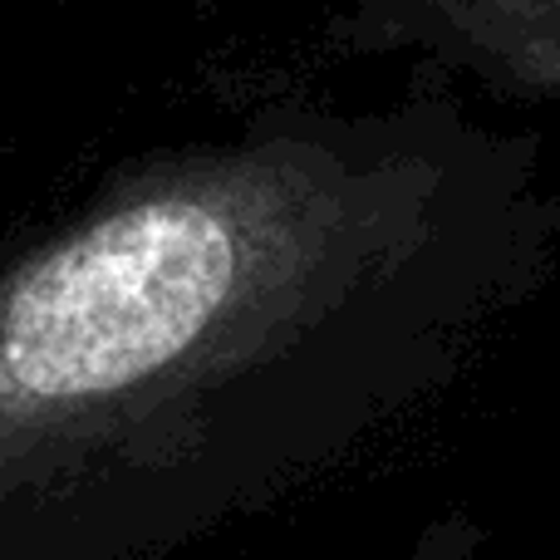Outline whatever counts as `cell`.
<instances>
[{
  "label": "cell",
  "instance_id": "cell-1",
  "mask_svg": "<svg viewBox=\"0 0 560 560\" xmlns=\"http://www.w3.org/2000/svg\"><path fill=\"white\" fill-rule=\"evenodd\" d=\"M556 271L541 133L438 74L124 158L0 246V560H177L335 482Z\"/></svg>",
  "mask_w": 560,
  "mask_h": 560
},
{
  "label": "cell",
  "instance_id": "cell-2",
  "mask_svg": "<svg viewBox=\"0 0 560 560\" xmlns=\"http://www.w3.org/2000/svg\"><path fill=\"white\" fill-rule=\"evenodd\" d=\"M329 39L345 55H404L506 104L560 108V0H349Z\"/></svg>",
  "mask_w": 560,
  "mask_h": 560
},
{
  "label": "cell",
  "instance_id": "cell-3",
  "mask_svg": "<svg viewBox=\"0 0 560 560\" xmlns=\"http://www.w3.org/2000/svg\"><path fill=\"white\" fill-rule=\"evenodd\" d=\"M482 551H487V526L467 506H447L428 526H418V536L394 560H482Z\"/></svg>",
  "mask_w": 560,
  "mask_h": 560
}]
</instances>
